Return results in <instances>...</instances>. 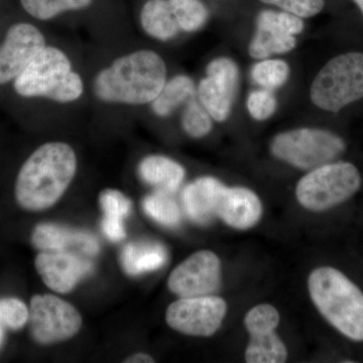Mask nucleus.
I'll return each instance as SVG.
<instances>
[{"mask_svg":"<svg viewBox=\"0 0 363 363\" xmlns=\"http://www.w3.org/2000/svg\"><path fill=\"white\" fill-rule=\"evenodd\" d=\"M75 150L64 142H50L38 147L18 171L14 194L28 211L51 208L65 194L77 172Z\"/></svg>","mask_w":363,"mask_h":363,"instance_id":"obj_1","label":"nucleus"},{"mask_svg":"<svg viewBox=\"0 0 363 363\" xmlns=\"http://www.w3.org/2000/svg\"><path fill=\"white\" fill-rule=\"evenodd\" d=\"M167 82L164 60L152 50H138L118 57L98 72L93 93L107 104H150Z\"/></svg>","mask_w":363,"mask_h":363,"instance_id":"obj_2","label":"nucleus"},{"mask_svg":"<svg viewBox=\"0 0 363 363\" xmlns=\"http://www.w3.org/2000/svg\"><path fill=\"white\" fill-rule=\"evenodd\" d=\"M308 290L320 314L343 336L363 342V292L342 272L331 267L314 269Z\"/></svg>","mask_w":363,"mask_h":363,"instance_id":"obj_3","label":"nucleus"},{"mask_svg":"<svg viewBox=\"0 0 363 363\" xmlns=\"http://www.w3.org/2000/svg\"><path fill=\"white\" fill-rule=\"evenodd\" d=\"M23 98H45L60 104L77 101L84 93V81L73 70L70 58L54 45H45L13 82Z\"/></svg>","mask_w":363,"mask_h":363,"instance_id":"obj_4","label":"nucleus"},{"mask_svg":"<svg viewBox=\"0 0 363 363\" xmlns=\"http://www.w3.org/2000/svg\"><path fill=\"white\" fill-rule=\"evenodd\" d=\"M362 176L354 164L331 162L312 169L298 181V203L313 212H322L350 200L362 187Z\"/></svg>","mask_w":363,"mask_h":363,"instance_id":"obj_5","label":"nucleus"},{"mask_svg":"<svg viewBox=\"0 0 363 363\" xmlns=\"http://www.w3.org/2000/svg\"><path fill=\"white\" fill-rule=\"evenodd\" d=\"M362 98L363 52H347L330 60L311 87L313 104L325 111H340Z\"/></svg>","mask_w":363,"mask_h":363,"instance_id":"obj_6","label":"nucleus"},{"mask_svg":"<svg viewBox=\"0 0 363 363\" xmlns=\"http://www.w3.org/2000/svg\"><path fill=\"white\" fill-rule=\"evenodd\" d=\"M274 156L301 169H314L343 154L345 143L328 130L300 128L277 135L271 145Z\"/></svg>","mask_w":363,"mask_h":363,"instance_id":"obj_7","label":"nucleus"},{"mask_svg":"<svg viewBox=\"0 0 363 363\" xmlns=\"http://www.w3.org/2000/svg\"><path fill=\"white\" fill-rule=\"evenodd\" d=\"M28 312L33 338L43 345L68 340L82 326L77 309L56 296H33Z\"/></svg>","mask_w":363,"mask_h":363,"instance_id":"obj_8","label":"nucleus"},{"mask_svg":"<svg viewBox=\"0 0 363 363\" xmlns=\"http://www.w3.org/2000/svg\"><path fill=\"white\" fill-rule=\"evenodd\" d=\"M226 313V302L219 297L181 298L169 306L166 321L172 329L185 335L209 337L220 328Z\"/></svg>","mask_w":363,"mask_h":363,"instance_id":"obj_9","label":"nucleus"},{"mask_svg":"<svg viewBox=\"0 0 363 363\" xmlns=\"http://www.w3.org/2000/svg\"><path fill=\"white\" fill-rule=\"evenodd\" d=\"M279 313L274 306H255L245 317V328L250 335L245 362L248 363H283L288 358L285 343L277 335Z\"/></svg>","mask_w":363,"mask_h":363,"instance_id":"obj_10","label":"nucleus"},{"mask_svg":"<svg viewBox=\"0 0 363 363\" xmlns=\"http://www.w3.org/2000/svg\"><path fill=\"white\" fill-rule=\"evenodd\" d=\"M221 262L210 250L193 253L172 272L168 286L181 298L214 293L220 285Z\"/></svg>","mask_w":363,"mask_h":363,"instance_id":"obj_11","label":"nucleus"},{"mask_svg":"<svg viewBox=\"0 0 363 363\" xmlns=\"http://www.w3.org/2000/svg\"><path fill=\"white\" fill-rule=\"evenodd\" d=\"M47 45L44 33L30 23H16L0 45V86L13 82Z\"/></svg>","mask_w":363,"mask_h":363,"instance_id":"obj_12","label":"nucleus"},{"mask_svg":"<svg viewBox=\"0 0 363 363\" xmlns=\"http://www.w3.org/2000/svg\"><path fill=\"white\" fill-rule=\"evenodd\" d=\"M303 28L304 23L295 14L262 11L257 18V33L250 43V56L264 59L292 51L297 44L294 35L302 32Z\"/></svg>","mask_w":363,"mask_h":363,"instance_id":"obj_13","label":"nucleus"},{"mask_svg":"<svg viewBox=\"0 0 363 363\" xmlns=\"http://www.w3.org/2000/svg\"><path fill=\"white\" fill-rule=\"evenodd\" d=\"M238 85V69L231 60L221 58L207 67V77L198 87L200 101L212 118L224 121L230 113Z\"/></svg>","mask_w":363,"mask_h":363,"instance_id":"obj_14","label":"nucleus"},{"mask_svg":"<svg viewBox=\"0 0 363 363\" xmlns=\"http://www.w3.org/2000/svg\"><path fill=\"white\" fill-rule=\"evenodd\" d=\"M35 266L45 285L59 294L70 293L94 271L90 260L70 252H40Z\"/></svg>","mask_w":363,"mask_h":363,"instance_id":"obj_15","label":"nucleus"},{"mask_svg":"<svg viewBox=\"0 0 363 363\" xmlns=\"http://www.w3.org/2000/svg\"><path fill=\"white\" fill-rule=\"evenodd\" d=\"M32 242L42 252H72L73 250L85 255H96L100 250L99 242L92 234L57 224L44 223L35 227Z\"/></svg>","mask_w":363,"mask_h":363,"instance_id":"obj_16","label":"nucleus"},{"mask_svg":"<svg viewBox=\"0 0 363 363\" xmlns=\"http://www.w3.org/2000/svg\"><path fill=\"white\" fill-rule=\"evenodd\" d=\"M262 215V202L252 191L224 186L217 208V217L225 222L227 225L240 230H247L259 221Z\"/></svg>","mask_w":363,"mask_h":363,"instance_id":"obj_17","label":"nucleus"},{"mask_svg":"<svg viewBox=\"0 0 363 363\" xmlns=\"http://www.w3.org/2000/svg\"><path fill=\"white\" fill-rule=\"evenodd\" d=\"M223 188L220 181L211 177H203L186 186L182 201L189 218L201 225L213 220Z\"/></svg>","mask_w":363,"mask_h":363,"instance_id":"obj_18","label":"nucleus"},{"mask_svg":"<svg viewBox=\"0 0 363 363\" xmlns=\"http://www.w3.org/2000/svg\"><path fill=\"white\" fill-rule=\"evenodd\" d=\"M138 175L145 183L157 191L173 193L178 190L185 179V169L169 157L152 155L138 164Z\"/></svg>","mask_w":363,"mask_h":363,"instance_id":"obj_19","label":"nucleus"},{"mask_svg":"<svg viewBox=\"0 0 363 363\" xmlns=\"http://www.w3.org/2000/svg\"><path fill=\"white\" fill-rule=\"evenodd\" d=\"M140 25L152 39L169 40L178 33V21L169 0H147L140 11Z\"/></svg>","mask_w":363,"mask_h":363,"instance_id":"obj_20","label":"nucleus"},{"mask_svg":"<svg viewBox=\"0 0 363 363\" xmlns=\"http://www.w3.org/2000/svg\"><path fill=\"white\" fill-rule=\"evenodd\" d=\"M167 259V250L155 242L130 243L123 248L121 257V266L130 276L157 271L166 264Z\"/></svg>","mask_w":363,"mask_h":363,"instance_id":"obj_21","label":"nucleus"},{"mask_svg":"<svg viewBox=\"0 0 363 363\" xmlns=\"http://www.w3.org/2000/svg\"><path fill=\"white\" fill-rule=\"evenodd\" d=\"M100 205L104 210L102 230L109 240L117 242L125 238L123 219L130 214V200L121 191L107 189L100 194Z\"/></svg>","mask_w":363,"mask_h":363,"instance_id":"obj_22","label":"nucleus"},{"mask_svg":"<svg viewBox=\"0 0 363 363\" xmlns=\"http://www.w3.org/2000/svg\"><path fill=\"white\" fill-rule=\"evenodd\" d=\"M194 93L192 79L186 75H177L164 83L161 92L150 104L152 111L159 117L169 116L182 104L192 99Z\"/></svg>","mask_w":363,"mask_h":363,"instance_id":"obj_23","label":"nucleus"},{"mask_svg":"<svg viewBox=\"0 0 363 363\" xmlns=\"http://www.w3.org/2000/svg\"><path fill=\"white\" fill-rule=\"evenodd\" d=\"M26 13L39 21H50L68 11H82L93 0H20Z\"/></svg>","mask_w":363,"mask_h":363,"instance_id":"obj_24","label":"nucleus"},{"mask_svg":"<svg viewBox=\"0 0 363 363\" xmlns=\"http://www.w3.org/2000/svg\"><path fill=\"white\" fill-rule=\"evenodd\" d=\"M143 207L150 218L159 222L162 225L176 227L180 224V208L175 200L169 196V193L157 191L154 194L145 198Z\"/></svg>","mask_w":363,"mask_h":363,"instance_id":"obj_25","label":"nucleus"},{"mask_svg":"<svg viewBox=\"0 0 363 363\" xmlns=\"http://www.w3.org/2000/svg\"><path fill=\"white\" fill-rule=\"evenodd\" d=\"M180 30L192 33L206 23L208 11L200 0H169Z\"/></svg>","mask_w":363,"mask_h":363,"instance_id":"obj_26","label":"nucleus"},{"mask_svg":"<svg viewBox=\"0 0 363 363\" xmlns=\"http://www.w3.org/2000/svg\"><path fill=\"white\" fill-rule=\"evenodd\" d=\"M28 306L18 298H0V348L6 332L20 330L28 321Z\"/></svg>","mask_w":363,"mask_h":363,"instance_id":"obj_27","label":"nucleus"},{"mask_svg":"<svg viewBox=\"0 0 363 363\" xmlns=\"http://www.w3.org/2000/svg\"><path fill=\"white\" fill-rule=\"evenodd\" d=\"M290 68L281 60H266L253 66L252 77L257 84L264 89H274L285 84L288 80Z\"/></svg>","mask_w":363,"mask_h":363,"instance_id":"obj_28","label":"nucleus"},{"mask_svg":"<svg viewBox=\"0 0 363 363\" xmlns=\"http://www.w3.org/2000/svg\"><path fill=\"white\" fill-rule=\"evenodd\" d=\"M182 126L191 138H201L212 130L211 116L203 105L190 99L182 116Z\"/></svg>","mask_w":363,"mask_h":363,"instance_id":"obj_29","label":"nucleus"},{"mask_svg":"<svg viewBox=\"0 0 363 363\" xmlns=\"http://www.w3.org/2000/svg\"><path fill=\"white\" fill-rule=\"evenodd\" d=\"M247 109L253 118L266 121L276 111V97L269 89L253 91L248 96Z\"/></svg>","mask_w":363,"mask_h":363,"instance_id":"obj_30","label":"nucleus"},{"mask_svg":"<svg viewBox=\"0 0 363 363\" xmlns=\"http://www.w3.org/2000/svg\"><path fill=\"white\" fill-rule=\"evenodd\" d=\"M264 4L281 7L286 13L295 14L298 18L316 16L323 9L324 0H260Z\"/></svg>","mask_w":363,"mask_h":363,"instance_id":"obj_31","label":"nucleus"},{"mask_svg":"<svg viewBox=\"0 0 363 363\" xmlns=\"http://www.w3.org/2000/svg\"><path fill=\"white\" fill-rule=\"evenodd\" d=\"M124 362L126 363H152L155 362L154 358L150 357V355L147 354V353H135V354L131 355V357L126 358V360H124Z\"/></svg>","mask_w":363,"mask_h":363,"instance_id":"obj_32","label":"nucleus"},{"mask_svg":"<svg viewBox=\"0 0 363 363\" xmlns=\"http://www.w3.org/2000/svg\"><path fill=\"white\" fill-rule=\"evenodd\" d=\"M353 1H354L355 4H357V6L359 7L360 11H362V13L363 14V0H353Z\"/></svg>","mask_w":363,"mask_h":363,"instance_id":"obj_33","label":"nucleus"}]
</instances>
